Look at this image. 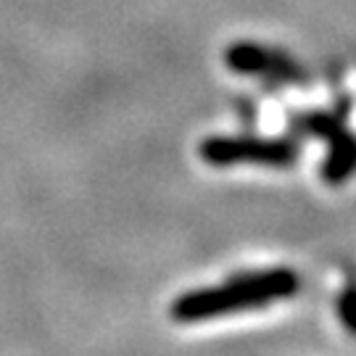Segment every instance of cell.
I'll return each instance as SVG.
<instances>
[{
	"mask_svg": "<svg viewBox=\"0 0 356 356\" xmlns=\"http://www.w3.org/2000/svg\"><path fill=\"white\" fill-rule=\"evenodd\" d=\"M296 275L288 269H269V272H254V275H243L232 282L216 288V291H201L191 293L185 298H179L172 314L182 322L206 317H222L229 312H243L251 306H267L277 298H288L296 293Z\"/></svg>",
	"mask_w": 356,
	"mask_h": 356,
	"instance_id": "6da1fadb",
	"label": "cell"
},
{
	"mask_svg": "<svg viewBox=\"0 0 356 356\" xmlns=\"http://www.w3.org/2000/svg\"><path fill=\"white\" fill-rule=\"evenodd\" d=\"M201 153L211 164H238V161L288 164L293 159L291 145L269 140H209Z\"/></svg>",
	"mask_w": 356,
	"mask_h": 356,
	"instance_id": "7a4b0ae2",
	"label": "cell"
},
{
	"mask_svg": "<svg viewBox=\"0 0 356 356\" xmlns=\"http://www.w3.org/2000/svg\"><path fill=\"white\" fill-rule=\"evenodd\" d=\"M341 317L346 319V325L356 332V291H348L341 298Z\"/></svg>",
	"mask_w": 356,
	"mask_h": 356,
	"instance_id": "3957f363",
	"label": "cell"
}]
</instances>
